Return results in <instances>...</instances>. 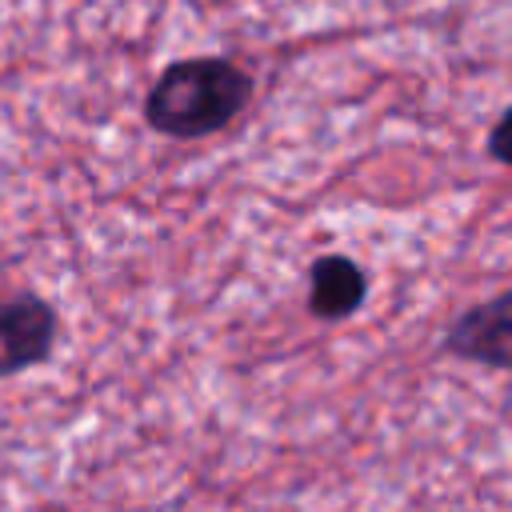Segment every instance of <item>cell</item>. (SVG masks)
I'll return each mask as SVG.
<instances>
[{
  "label": "cell",
  "instance_id": "obj_1",
  "mask_svg": "<svg viewBox=\"0 0 512 512\" xmlns=\"http://www.w3.org/2000/svg\"><path fill=\"white\" fill-rule=\"evenodd\" d=\"M256 80L228 56L172 60L144 96V120L172 140H204L224 132L248 104Z\"/></svg>",
  "mask_w": 512,
  "mask_h": 512
},
{
  "label": "cell",
  "instance_id": "obj_2",
  "mask_svg": "<svg viewBox=\"0 0 512 512\" xmlns=\"http://www.w3.org/2000/svg\"><path fill=\"white\" fill-rule=\"evenodd\" d=\"M60 316L36 292H16L0 300V376H20L44 364L56 348Z\"/></svg>",
  "mask_w": 512,
  "mask_h": 512
},
{
  "label": "cell",
  "instance_id": "obj_3",
  "mask_svg": "<svg viewBox=\"0 0 512 512\" xmlns=\"http://www.w3.org/2000/svg\"><path fill=\"white\" fill-rule=\"evenodd\" d=\"M444 352L504 372L512 360V292H496L464 308L444 332Z\"/></svg>",
  "mask_w": 512,
  "mask_h": 512
},
{
  "label": "cell",
  "instance_id": "obj_4",
  "mask_svg": "<svg viewBox=\"0 0 512 512\" xmlns=\"http://www.w3.org/2000/svg\"><path fill=\"white\" fill-rule=\"evenodd\" d=\"M364 296H368V276L352 256L328 252V256L312 260V268H308V312L316 320H344V316L360 312Z\"/></svg>",
  "mask_w": 512,
  "mask_h": 512
},
{
  "label": "cell",
  "instance_id": "obj_5",
  "mask_svg": "<svg viewBox=\"0 0 512 512\" xmlns=\"http://www.w3.org/2000/svg\"><path fill=\"white\" fill-rule=\"evenodd\" d=\"M504 132H508V112H500V116H496V124H492V132H488V156H492L496 164H508V152H504Z\"/></svg>",
  "mask_w": 512,
  "mask_h": 512
}]
</instances>
